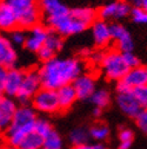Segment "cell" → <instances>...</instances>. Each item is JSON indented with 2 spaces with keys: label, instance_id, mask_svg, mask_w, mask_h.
Returning a JSON list of instances; mask_svg holds the SVG:
<instances>
[{
  "label": "cell",
  "instance_id": "1",
  "mask_svg": "<svg viewBox=\"0 0 147 149\" xmlns=\"http://www.w3.org/2000/svg\"><path fill=\"white\" fill-rule=\"evenodd\" d=\"M82 71V63L77 58H56L43 64L39 69L41 88L57 91L74 82Z\"/></svg>",
  "mask_w": 147,
  "mask_h": 149
},
{
  "label": "cell",
  "instance_id": "2",
  "mask_svg": "<svg viewBox=\"0 0 147 149\" xmlns=\"http://www.w3.org/2000/svg\"><path fill=\"white\" fill-rule=\"evenodd\" d=\"M36 121L35 113L32 108L23 105L16 108L13 121L10 128L6 130V141L10 147L18 148L23 142V140L34 132V124Z\"/></svg>",
  "mask_w": 147,
  "mask_h": 149
},
{
  "label": "cell",
  "instance_id": "3",
  "mask_svg": "<svg viewBox=\"0 0 147 149\" xmlns=\"http://www.w3.org/2000/svg\"><path fill=\"white\" fill-rule=\"evenodd\" d=\"M7 3L15 13L19 27L33 29L39 25L41 18V8L39 4L32 0H10Z\"/></svg>",
  "mask_w": 147,
  "mask_h": 149
},
{
  "label": "cell",
  "instance_id": "4",
  "mask_svg": "<svg viewBox=\"0 0 147 149\" xmlns=\"http://www.w3.org/2000/svg\"><path fill=\"white\" fill-rule=\"evenodd\" d=\"M101 68L105 76L108 79L118 81V82L121 81L125 77V74L128 72V70H130L122 59L121 52L117 50H112L105 53L104 59L101 62Z\"/></svg>",
  "mask_w": 147,
  "mask_h": 149
},
{
  "label": "cell",
  "instance_id": "5",
  "mask_svg": "<svg viewBox=\"0 0 147 149\" xmlns=\"http://www.w3.org/2000/svg\"><path fill=\"white\" fill-rule=\"evenodd\" d=\"M46 24L53 32L58 33L61 37L77 34L87 29L84 24H81L79 20H77L76 18L71 14V10H69L68 14H65L61 17L46 18Z\"/></svg>",
  "mask_w": 147,
  "mask_h": 149
},
{
  "label": "cell",
  "instance_id": "6",
  "mask_svg": "<svg viewBox=\"0 0 147 149\" xmlns=\"http://www.w3.org/2000/svg\"><path fill=\"white\" fill-rule=\"evenodd\" d=\"M145 85H147V68L139 65L130 69L125 77L118 82L117 91L118 94H125Z\"/></svg>",
  "mask_w": 147,
  "mask_h": 149
},
{
  "label": "cell",
  "instance_id": "7",
  "mask_svg": "<svg viewBox=\"0 0 147 149\" xmlns=\"http://www.w3.org/2000/svg\"><path fill=\"white\" fill-rule=\"evenodd\" d=\"M33 107L41 113L45 114H56L60 110L58 103L57 91L48 90V89H40L32 98Z\"/></svg>",
  "mask_w": 147,
  "mask_h": 149
},
{
  "label": "cell",
  "instance_id": "8",
  "mask_svg": "<svg viewBox=\"0 0 147 149\" xmlns=\"http://www.w3.org/2000/svg\"><path fill=\"white\" fill-rule=\"evenodd\" d=\"M41 89V81L39 77V72L35 70L24 71V77L18 91L16 97L20 100L21 103H27L33 96Z\"/></svg>",
  "mask_w": 147,
  "mask_h": 149
},
{
  "label": "cell",
  "instance_id": "9",
  "mask_svg": "<svg viewBox=\"0 0 147 149\" xmlns=\"http://www.w3.org/2000/svg\"><path fill=\"white\" fill-rule=\"evenodd\" d=\"M131 10L132 7L128 3L115 1V3H111V4H107L100 7L97 13L101 18V20L111 19V18L112 19H121V18L130 14Z\"/></svg>",
  "mask_w": 147,
  "mask_h": 149
},
{
  "label": "cell",
  "instance_id": "10",
  "mask_svg": "<svg viewBox=\"0 0 147 149\" xmlns=\"http://www.w3.org/2000/svg\"><path fill=\"white\" fill-rule=\"evenodd\" d=\"M109 30H111L112 39H114L117 43L119 52H132V50L134 49V44L130 32L120 24L109 25Z\"/></svg>",
  "mask_w": 147,
  "mask_h": 149
},
{
  "label": "cell",
  "instance_id": "11",
  "mask_svg": "<svg viewBox=\"0 0 147 149\" xmlns=\"http://www.w3.org/2000/svg\"><path fill=\"white\" fill-rule=\"evenodd\" d=\"M18 59V54L13 47L12 42L7 37L0 34V66L7 70L14 69Z\"/></svg>",
  "mask_w": 147,
  "mask_h": 149
},
{
  "label": "cell",
  "instance_id": "12",
  "mask_svg": "<svg viewBox=\"0 0 147 149\" xmlns=\"http://www.w3.org/2000/svg\"><path fill=\"white\" fill-rule=\"evenodd\" d=\"M15 102L7 96H0V133L10 128L16 111Z\"/></svg>",
  "mask_w": 147,
  "mask_h": 149
},
{
  "label": "cell",
  "instance_id": "13",
  "mask_svg": "<svg viewBox=\"0 0 147 149\" xmlns=\"http://www.w3.org/2000/svg\"><path fill=\"white\" fill-rule=\"evenodd\" d=\"M48 33H49V30L46 26H43L40 24L34 26L33 29H31L30 34L26 37V42L24 44L25 47L28 51L38 52L44 46Z\"/></svg>",
  "mask_w": 147,
  "mask_h": 149
},
{
  "label": "cell",
  "instance_id": "14",
  "mask_svg": "<svg viewBox=\"0 0 147 149\" xmlns=\"http://www.w3.org/2000/svg\"><path fill=\"white\" fill-rule=\"evenodd\" d=\"M117 103L118 107L122 113L130 117H138V115L142 111V108L140 107L139 102L137 101L133 92H125V94H118L117 96Z\"/></svg>",
  "mask_w": 147,
  "mask_h": 149
},
{
  "label": "cell",
  "instance_id": "15",
  "mask_svg": "<svg viewBox=\"0 0 147 149\" xmlns=\"http://www.w3.org/2000/svg\"><path fill=\"white\" fill-rule=\"evenodd\" d=\"M73 88L76 90L77 97L79 100H87L95 91V81L91 74H80V76L73 82Z\"/></svg>",
  "mask_w": 147,
  "mask_h": 149
},
{
  "label": "cell",
  "instance_id": "16",
  "mask_svg": "<svg viewBox=\"0 0 147 149\" xmlns=\"http://www.w3.org/2000/svg\"><path fill=\"white\" fill-rule=\"evenodd\" d=\"M92 37H93L94 44L98 47H105L112 40L109 25L101 19L95 20L92 24Z\"/></svg>",
  "mask_w": 147,
  "mask_h": 149
},
{
  "label": "cell",
  "instance_id": "17",
  "mask_svg": "<svg viewBox=\"0 0 147 149\" xmlns=\"http://www.w3.org/2000/svg\"><path fill=\"white\" fill-rule=\"evenodd\" d=\"M23 77H24V71L21 70H18L14 68L7 71V77H6V82L3 91L6 94L7 97L16 96L23 82Z\"/></svg>",
  "mask_w": 147,
  "mask_h": 149
},
{
  "label": "cell",
  "instance_id": "18",
  "mask_svg": "<svg viewBox=\"0 0 147 149\" xmlns=\"http://www.w3.org/2000/svg\"><path fill=\"white\" fill-rule=\"evenodd\" d=\"M18 26L16 17L7 1H0V30L14 31Z\"/></svg>",
  "mask_w": 147,
  "mask_h": 149
},
{
  "label": "cell",
  "instance_id": "19",
  "mask_svg": "<svg viewBox=\"0 0 147 149\" xmlns=\"http://www.w3.org/2000/svg\"><path fill=\"white\" fill-rule=\"evenodd\" d=\"M41 12L45 13L46 18L61 17L69 13V8L58 0H44L40 4Z\"/></svg>",
  "mask_w": 147,
  "mask_h": 149
},
{
  "label": "cell",
  "instance_id": "20",
  "mask_svg": "<svg viewBox=\"0 0 147 149\" xmlns=\"http://www.w3.org/2000/svg\"><path fill=\"white\" fill-rule=\"evenodd\" d=\"M57 96H58V103L60 110H67L69 109L74 102L78 100L76 90L72 84L61 86L59 90H57Z\"/></svg>",
  "mask_w": 147,
  "mask_h": 149
},
{
  "label": "cell",
  "instance_id": "21",
  "mask_svg": "<svg viewBox=\"0 0 147 149\" xmlns=\"http://www.w3.org/2000/svg\"><path fill=\"white\" fill-rule=\"evenodd\" d=\"M71 14L79 20L81 24H84L86 27L91 26L97 20V11L92 7H77L71 10Z\"/></svg>",
  "mask_w": 147,
  "mask_h": 149
},
{
  "label": "cell",
  "instance_id": "22",
  "mask_svg": "<svg viewBox=\"0 0 147 149\" xmlns=\"http://www.w3.org/2000/svg\"><path fill=\"white\" fill-rule=\"evenodd\" d=\"M43 146H44V139L35 132H32L23 140V142L18 148L19 149H41Z\"/></svg>",
  "mask_w": 147,
  "mask_h": 149
},
{
  "label": "cell",
  "instance_id": "23",
  "mask_svg": "<svg viewBox=\"0 0 147 149\" xmlns=\"http://www.w3.org/2000/svg\"><path fill=\"white\" fill-rule=\"evenodd\" d=\"M88 137H89V132L82 127H79V128H76L74 130H72V133L69 135V140L74 144V147L86 144L88 141Z\"/></svg>",
  "mask_w": 147,
  "mask_h": 149
},
{
  "label": "cell",
  "instance_id": "24",
  "mask_svg": "<svg viewBox=\"0 0 147 149\" xmlns=\"http://www.w3.org/2000/svg\"><path fill=\"white\" fill-rule=\"evenodd\" d=\"M91 101L95 105V108L102 109L109 104L111 96H109V92L106 90H95L94 94L91 96Z\"/></svg>",
  "mask_w": 147,
  "mask_h": 149
},
{
  "label": "cell",
  "instance_id": "25",
  "mask_svg": "<svg viewBox=\"0 0 147 149\" xmlns=\"http://www.w3.org/2000/svg\"><path fill=\"white\" fill-rule=\"evenodd\" d=\"M88 132H89V137L94 139L97 141H104L109 135V128L104 123H97Z\"/></svg>",
  "mask_w": 147,
  "mask_h": 149
},
{
  "label": "cell",
  "instance_id": "26",
  "mask_svg": "<svg viewBox=\"0 0 147 149\" xmlns=\"http://www.w3.org/2000/svg\"><path fill=\"white\" fill-rule=\"evenodd\" d=\"M61 148H63V140L56 130H52L46 137H44L43 149H61Z\"/></svg>",
  "mask_w": 147,
  "mask_h": 149
},
{
  "label": "cell",
  "instance_id": "27",
  "mask_svg": "<svg viewBox=\"0 0 147 149\" xmlns=\"http://www.w3.org/2000/svg\"><path fill=\"white\" fill-rule=\"evenodd\" d=\"M44 46L48 47L49 50H52L53 52H58L59 50H61L63 47V38H61V36H59L58 33L56 32H51L48 33L47 36V38L45 40V44Z\"/></svg>",
  "mask_w": 147,
  "mask_h": 149
},
{
  "label": "cell",
  "instance_id": "28",
  "mask_svg": "<svg viewBox=\"0 0 147 149\" xmlns=\"http://www.w3.org/2000/svg\"><path fill=\"white\" fill-rule=\"evenodd\" d=\"M133 132L130 128H121L119 132V147L118 149H130L133 142Z\"/></svg>",
  "mask_w": 147,
  "mask_h": 149
},
{
  "label": "cell",
  "instance_id": "29",
  "mask_svg": "<svg viewBox=\"0 0 147 149\" xmlns=\"http://www.w3.org/2000/svg\"><path fill=\"white\" fill-rule=\"evenodd\" d=\"M52 130H53V128H52L51 123L47 120H45V118H39L38 120L36 118L35 124H34V132L38 135H40L44 139L52 132Z\"/></svg>",
  "mask_w": 147,
  "mask_h": 149
},
{
  "label": "cell",
  "instance_id": "30",
  "mask_svg": "<svg viewBox=\"0 0 147 149\" xmlns=\"http://www.w3.org/2000/svg\"><path fill=\"white\" fill-rule=\"evenodd\" d=\"M132 92H133V95L135 96L137 101L139 102L140 107L142 108V110L147 109V85L138 88V89H134Z\"/></svg>",
  "mask_w": 147,
  "mask_h": 149
},
{
  "label": "cell",
  "instance_id": "31",
  "mask_svg": "<svg viewBox=\"0 0 147 149\" xmlns=\"http://www.w3.org/2000/svg\"><path fill=\"white\" fill-rule=\"evenodd\" d=\"M130 14L132 15L133 22L138 24H147V12H145L144 10L139 7H132Z\"/></svg>",
  "mask_w": 147,
  "mask_h": 149
},
{
  "label": "cell",
  "instance_id": "32",
  "mask_svg": "<svg viewBox=\"0 0 147 149\" xmlns=\"http://www.w3.org/2000/svg\"><path fill=\"white\" fill-rule=\"evenodd\" d=\"M121 56H122V59H124V62L128 69H133V68H137L140 65L139 59L132 52H124V53H121Z\"/></svg>",
  "mask_w": 147,
  "mask_h": 149
},
{
  "label": "cell",
  "instance_id": "33",
  "mask_svg": "<svg viewBox=\"0 0 147 149\" xmlns=\"http://www.w3.org/2000/svg\"><path fill=\"white\" fill-rule=\"evenodd\" d=\"M54 54H56V52H53L52 50H49V49L46 47V46H43V47L38 51V57H39L44 63L49 62L51 59H53V58H54Z\"/></svg>",
  "mask_w": 147,
  "mask_h": 149
},
{
  "label": "cell",
  "instance_id": "34",
  "mask_svg": "<svg viewBox=\"0 0 147 149\" xmlns=\"http://www.w3.org/2000/svg\"><path fill=\"white\" fill-rule=\"evenodd\" d=\"M11 40L16 45H24L26 42V36L20 30H14L12 31V34H11Z\"/></svg>",
  "mask_w": 147,
  "mask_h": 149
},
{
  "label": "cell",
  "instance_id": "35",
  "mask_svg": "<svg viewBox=\"0 0 147 149\" xmlns=\"http://www.w3.org/2000/svg\"><path fill=\"white\" fill-rule=\"evenodd\" d=\"M137 124L141 132L147 134V109L142 110L137 117Z\"/></svg>",
  "mask_w": 147,
  "mask_h": 149
},
{
  "label": "cell",
  "instance_id": "36",
  "mask_svg": "<svg viewBox=\"0 0 147 149\" xmlns=\"http://www.w3.org/2000/svg\"><path fill=\"white\" fill-rule=\"evenodd\" d=\"M73 149H106V147L104 144H100V143H94V144L86 143V144H82V146H77Z\"/></svg>",
  "mask_w": 147,
  "mask_h": 149
},
{
  "label": "cell",
  "instance_id": "37",
  "mask_svg": "<svg viewBox=\"0 0 147 149\" xmlns=\"http://www.w3.org/2000/svg\"><path fill=\"white\" fill-rule=\"evenodd\" d=\"M7 69L0 66V92L4 91V86H5V82H6V77H7Z\"/></svg>",
  "mask_w": 147,
  "mask_h": 149
},
{
  "label": "cell",
  "instance_id": "38",
  "mask_svg": "<svg viewBox=\"0 0 147 149\" xmlns=\"http://www.w3.org/2000/svg\"><path fill=\"white\" fill-rule=\"evenodd\" d=\"M104 56H105V53L98 51V52H93L92 54H89V57H91V59H92V62H93V63H95V64H101V62H102V59H104Z\"/></svg>",
  "mask_w": 147,
  "mask_h": 149
},
{
  "label": "cell",
  "instance_id": "39",
  "mask_svg": "<svg viewBox=\"0 0 147 149\" xmlns=\"http://www.w3.org/2000/svg\"><path fill=\"white\" fill-rule=\"evenodd\" d=\"M133 4H134V7H139L145 12H147V0H137Z\"/></svg>",
  "mask_w": 147,
  "mask_h": 149
},
{
  "label": "cell",
  "instance_id": "40",
  "mask_svg": "<svg viewBox=\"0 0 147 149\" xmlns=\"http://www.w3.org/2000/svg\"><path fill=\"white\" fill-rule=\"evenodd\" d=\"M93 115L94 116H100L101 115V109H98V108H94V110H93Z\"/></svg>",
  "mask_w": 147,
  "mask_h": 149
},
{
  "label": "cell",
  "instance_id": "41",
  "mask_svg": "<svg viewBox=\"0 0 147 149\" xmlns=\"http://www.w3.org/2000/svg\"><path fill=\"white\" fill-rule=\"evenodd\" d=\"M4 149H19V148H15V147H6V148H4Z\"/></svg>",
  "mask_w": 147,
  "mask_h": 149
},
{
  "label": "cell",
  "instance_id": "42",
  "mask_svg": "<svg viewBox=\"0 0 147 149\" xmlns=\"http://www.w3.org/2000/svg\"><path fill=\"white\" fill-rule=\"evenodd\" d=\"M1 141H3V136H1V133H0V143H1Z\"/></svg>",
  "mask_w": 147,
  "mask_h": 149
},
{
  "label": "cell",
  "instance_id": "43",
  "mask_svg": "<svg viewBox=\"0 0 147 149\" xmlns=\"http://www.w3.org/2000/svg\"><path fill=\"white\" fill-rule=\"evenodd\" d=\"M3 149H4V148H3Z\"/></svg>",
  "mask_w": 147,
  "mask_h": 149
}]
</instances>
